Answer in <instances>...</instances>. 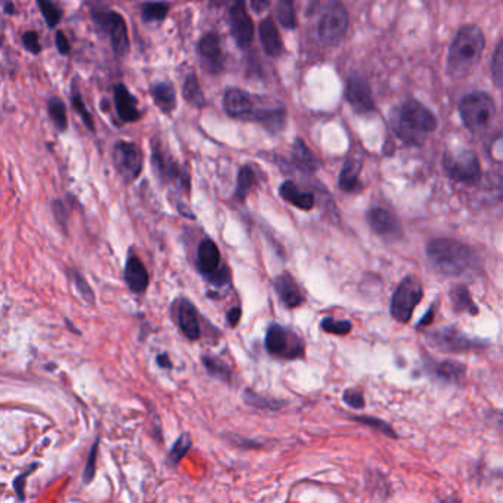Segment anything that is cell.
<instances>
[{"label":"cell","mask_w":503,"mask_h":503,"mask_svg":"<svg viewBox=\"0 0 503 503\" xmlns=\"http://www.w3.org/2000/svg\"><path fill=\"white\" fill-rule=\"evenodd\" d=\"M394 133L408 144H422L437 129V118L416 99H408L396 107L390 118Z\"/></svg>","instance_id":"1"},{"label":"cell","mask_w":503,"mask_h":503,"mask_svg":"<svg viewBox=\"0 0 503 503\" xmlns=\"http://www.w3.org/2000/svg\"><path fill=\"white\" fill-rule=\"evenodd\" d=\"M427 255L431 265L448 276H462L478 268L477 253L471 247L449 238L433 239L427 247Z\"/></svg>","instance_id":"2"},{"label":"cell","mask_w":503,"mask_h":503,"mask_svg":"<svg viewBox=\"0 0 503 503\" xmlns=\"http://www.w3.org/2000/svg\"><path fill=\"white\" fill-rule=\"evenodd\" d=\"M486 46L485 33L477 26L462 27L455 36L448 56V71L452 77L460 78L470 74L480 63Z\"/></svg>","instance_id":"3"},{"label":"cell","mask_w":503,"mask_h":503,"mask_svg":"<svg viewBox=\"0 0 503 503\" xmlns=\"http://www.w3.org/2000/svg\"><path fill=\"white\" fill-rule=\"evenodd\" d=\"M459 112L465 127L478 134L487 130L496 115L493 99L486 92H472L467 95L459 105Z\"/></svg>","instance_id":"4"},{"label":"cell","mask_w":503,"mask_h":503,"mask_svg":"<svg viewBox=\"0 0 503 503\" xmlns=\"http://www.w3.org/2000/svg\"><path fill=\"white\" fill-rule=\"evenodd\" d=\"M422 295H424V288L420 280L415 276L405 277L393 294L390 306L391 316L400 324H408L416 306L420 303Z\"/></svg>","instance_id":"5"},{"label":"cell","mask_w":503,"mask_h":503,"mask_svg":"<svg viewBox=\"0 0 503 503\" xmlns=\"http://www.w3.org/2000/svg\"><path fill=\"white\" fill-rule=\"evenodd\" d=\"M198 270L208 284L214 287H225L229 284V269L221 265L220 251L214 240L204 238L198 247Z\"/></svg>","instance_id":"6"},{"label":"cell","mask_w":503,"mask_h":503,"mask_svg":"<svg viewBox=\"0 0 503 503\" xmlns=\"http://www.w3.org/2000/svg\"><path fill=\"white\" fill-rule=\"evenodd\" d=\"M443 169L456 182L472 185L481 176L480 159L472 151L455 149L443 155Z\"/></svg>","instance_id":"7"},{"label":"cell","mask_w":503,"mask_h":503,"mask_svg":"<svg viewBox=\"0 0 503 503\" xmlns=\"http://www.w3.org/2000/svg\"><path fill=\"white\" fill-rule=\"evenodd\" d=\"M265 346L269 354L285 360H295L305 354L303 339L294 331L277 324L269 327Z\"/></svg>","instance_id":"8"},{"label":"cell","mask_w":503,"mask_h":503,"mask_svg":"<svg viewBox=\"0 0 503 503\" xmlns=\"http://www.w3.org/2000/svg\"><path fill=\"white\" fill-rule=\"evenodd\" d=\"M347 28H349L347 9L341 4H331L319 19L317 34L322 43L325 46L334 48L344 38Z\"/></svg>","instance_id":"9"},{"label":"cell","mask_w":503,"mask_h":503,"mask_svg":"<svg viewBox=\"0 0 503 503\" xmlns=\"http://www.w3.org/2000/svg\"><path fill=\"white\" fill-rule=\"evenodd\" d=\"M428 341L431 346L446 353H467V351L485 349L487 346V341L471 338L467 334L460 332L459 329L452 327L440 328L430 332Z\"/></svg>","instance_id":"10"},{"label":"cell","mask_w":503,"mask_h":503,"mask_svg":"<svg viewBox=\"0 0 503 503\" xmlns=\"http://www.w3.org/2000/svg\"><path fill=\"white\" fill-rule=\"evenodd\" d=\"M93 19L100 28L108 33L114 53L120 58L126 56L130 49V42L125 18L115 11H93Z\"/></svg>","instance_id":"11"},{"label":"cell","mask_w":503,"mask_h":503,"mask_svg":"<svg viewBox=\"0 0 503 503\" xmlns=\"http://www.w3.org/2000/svg\"><path fill=\"white\" fill-rule=\"evenodd\" d=\"M114 166L126 182L136 180L144 169V155L139 147L127 140H118L112 151Z\"/></svg>","instance_id":"12"},{"label":"cell","mask_w":503,"mask_h":503,"mask_svg":"<svg viewBox=\"0 0 503 503\" xmlns=\"http://www.w3.org/2000/svg\"><path fill=\"white\" fill-rule=\"evenodd\" d=\"M152 169L163 184L174 185L180 189L188 191L189 188L188 173L184 169H180L176 161L170 155H167L158 145H154V142H152Z\"/></svg>","instance_id":"13"},{"label":"cell","mask_w":503,"mask_h":503,"mask_svg":"<svg viewBox=\"0 0 503 503\" xmlns=\"http://www.w3.org/2000/svg\"><path fill=\"white\" fill-rule=\"evenodd\" d=\"M229 26L236 45L240 49L250 48L254 38V24L244 2H236L231 6Z\"/></svg>","instance_id":"14"},{"label":"cell","mask_w":503,"mask_h":503,"mask_svg":"<svg viewBox=\"0 0 503 503\" xmlns=\"http://www.w3.org/2000/svg\"><path fill=\"white\" fill-rule=\"evenodd\" d=\"M198 55L203 67L210 74H220L225 68L223 52L220 48V37L216 33H208L198 43Z\"/></svg>","instance_id":"15"},{"label":"cell","mask_w":503,"mask_h":503,"mask_svg":"<svg viewBox=\"0 0 503 503\" xmlns=\"http://www.w3.org/2000/svg\"><path fill=\"white\" fill-rule=\"evenodd\" d=\"M257 96H253L247 90L232 88L228 89L223 97V107L228 115L239 120H251L255 110Z\"/></svg>","instance_id":"16"},{"label":"cell","mask_w":503,"mask_h":503,"mask_svg":"<svg viewBox=\"0 0 503 503\" xmlns=\"http://www.w3.org/2000/svg\"><path fill=\"white\" fill-rule=\"evenodd\" d=\"M287 110L282 104H265L263 99L257 96L255 110L253 112V122L260 123L270 132H279L285 126Z\"/></svg>","instance_id":"17"},{"label":"cell","mask_w":503,"mask_h":503,"mask_svg":"<svg viewBox=\"0 0 503 503\" xmlns=\"http://www.w3.org/2000/svg\"><path fill=\"white\" fill-rule=\"evenodd\" d=\"M346 99L354 111L365 114L374 110V99L366 80L360 75H353L347 80Z\"/></svg>","instance_id":"18"},{"label":"cell","mask_w":503,"mask_h":503,"mask_svg":"<svg viewBox=\"0 0 503 503\" xmlns=\"http://www.w3.org/2000/svg\"><path fill=\"white\" fill-rule=\"evenodd\" d=\"M368 223L375 233L387 239H398L401 236V226L398 220L386 208L374 207L366 214Z\"/></svg>","instance_id":"19"},{"label":"cell","mask_w":503,"mask_h":503,"mask_svg":"<svg viewBox=\"0 0 503 503\" xmlns=\"http://www.w3.org/2000/svg\"><path fill=\"white\" fill-rule=\"evenodd\" d=\"M425 369L431 376L441 382H446V384H460L467 372V368L462 364H457V361H435L434 359H428L425 361Z\"/></svg>","instance_id":"20"},{"label":"cell","mask_w":503,"mask_h":503,"mask_svg":"<svg viewBox=\"0 0 503 503\" xmlns=\"http://www.w3.org/2000/svg\"><path fill=\"white\" fill-rule=\"evenodd\" d=\"M176 319L177 325L180 331L184 332V335L191 339L196 341L201 337V325H199V317L195 306L186 298H180L177 301L176 307Z\"/></svg>","instance_id":"21"},{"label":"cell","mask_w":503,"mask_h":503,"mask_svg":"<svg viewBox=\"0 0 503 503\" xmlns=\"http://www.w3.org/2000/svg\"><path fill=\"white\" fill-rule=\"evenodd\" d=\"M272 285L280 300V303H282L285 307L295 309L305 303V297L301 294L297 282L290 273L284 272L282 275L276 276L272 280Z\"/></svg>","instance_id":"22"},{"label":"cell","mask_w":503,"mask_h":503,"mask_svg":"<svg viewBox=\"0 0 503 503\" xmlns=\"http://www.w3.org/2000/svg\"><path fill=\"white\" fill-rule=\"evenodd\" d=\"M114 100L117 112L125 123L137 122V120L142 117V112L137 108V99L130 93V90L125 85L118 83L114 86Z\"/></svg>","instance_id":"23"},{"label":"cell","mask_w":503,"mask_h":503,"mask_svg":"<svg viewBox=\"0 0 503 503\" xmlns=\"http://www.w3.org/2000/svg\"><path fill=\"white\" fill-rule=\"evenodd\" d=\"M258 36H260L261 48H263V51H265L269 56L277 58V56L282 55V52H284L282 38H280L277 26L275 24V21H273V19H272L270 16H269V18H265L263 21L260 23Z\"/></svg>","instance_id":"24"},{"label":"cell","mask_w":503,"mask_h":503,"mask_svg":"<svg viewBox=\"0 0 503 503\" xmlns=\"http://www.w3.org/2000/svg\"><path fill=\"white\" fill-rule=\"evenodd\" d=\"M125 279L132 292L142 294L147 291L149 285V276L145 265L140 261L139 257L136 255L129 257L126 263V270H125Z\"/></svg>","instance_id":"25"},{"label":"cell","mask_w":503,"mask_h":503,"mask_svg":"<svg viewBox=\"0 0 503 503\" xmlns=\"http://www.w3.org/2000/svg\"><path fill=\"white\" fill-rule=\"evenodd\" d=\"M279 195L282 196L287 201V203L292 204L298 210L310 211L314 207V196H313V194L300 191V188L294 182H291V180H287V182H284L282 185H280Z\"/></svg>","instance_id":"26"},{"label":"cell","mask_w":503,"mask_h":503,"mask_svg":"<svg viewBox=\"0 0 503 503\" xmlns=\"http://www.w3.org/2000/svg\"><path fill=\"white\" fill-rule=\"evenodd\" d=\"M292 161H294V166L300 171H303L306 174H314L320 167V163H319V159L316 158V155L310 151V148L301 139H297L294 142Z\"/></svg>","instance_id":"27"},{"label":"cell","mask_w":503,"mask_h":503,"mask_svg":"<svg viewBox=\"0 0 503 503\" xmlns=\"http://www.w3.org/2000/svg\"><path fill=\"white\" fill-rule=\"evenodd\" d=\"M151 95L155 105L159 108L161 112L171 114L176 110L177 99L176 90L171 83L169 82H158L151 88Z\"/></svg>","instance_id":"28"},{"label":"cell","mask_w":503,"mask_h":503,"mask_svg":"<svg viewBox=\"0 0 503 503\" xmlns=\"http://www.w3.org/2000/svg\"><path fill=\"white\" fill-rule=\"evenodd\" d=\"M361 171V163L356 158H347L346 163L341 169L339 179H338V186L346 191L351 192L359 186V174Z\"/></svg>","instance_id":"29"},{"label":"cell","mask_w":503,"mask_h":503,"mask_svg":"<svg viewBox=\"0 0 503 503\" xmlns=\"http://www.w3.org/2000/svg\"><path fill=\"white\" fill-rule=\"evenodd\" d=\"M450 301L456 313H468V314H478V307L475 306L474 300L464 285H456L450 290Z\"/></svg>","instance_id":"30"},{"label":"cell","mask_w":503,"mask_h":503,"mask_svg":"<svg viewBox=\"0 0 503 503\" xmlns=\"http://www.w3.org/2000/svg\"><path fill=\"white\" fill-rule=\"evenodd\" d=\"M257 173L248 164H245L238 173V184H236V198L244 203L251 191L257 186Z\"/></svg>","instance_id":"31"},{"label":"cell","mask_w":503,"mask_h":503,"mask_svg":"<svg viewBox=\"0 0 503 503\" xmlns=\"http://www.w3.org/2000/svg\"><path fill=\"white\" fill-rule=\"evenodd\" d=\"M182 93H184V97H185L186 102H189L195 108L206 107V96H204L203 88H201L198 78L194 73L186 75Z\"/></svg>","instance_id":"32"},{"label":"cell","mask_w":503,"mask_h":503,"mask_svg":"<svg viewBox=\"0 0 503 503\" xmlns=\"http://www.w3.org/2000/svg\"><path fill=\"white\" fill-rule=\"evenodd\" d=\"M201 360H203V365L207 369L210 376L223 381V382H231L232 372L223 360H220L213 356H203V359Z\"/></svg>","instance_id":"33"},{"label":"cell","mask_w":503,"mask_h":503,"mask_svg":"<svg viewBox=\"0 0 503 503\" xmlns=\"http://www.w3.org/2000/svg\"><path fill=\"white\" fill-rule=\"evenodd\" d=\"M48 111L52 118L53 125L56 126L58 130H67L68 127V118H67V108L65 104L59 97H51L48 102Z\"/></svg>","instance_id":"34"},{"label":"cell","mask_w":503,"mask_h":503,"mask_svg":"<svg viewBox=\"0 0 503 503\" xmlns=\"http://www.w3.org/2000/svg\"><path fill=\"white\" fill-rule=\"evenodd\" d=\"M276 18L279 24L287 30H294L297 27L295 9L291 0H279L276 5Z\"/></svg>","instance_id":"35"},{"label":"cell","mask_w":503,"mask_h":503,"mask_svg":"<svg viewBox=\"0 0 503 503\" xmlns=\"http://www.w3.org/2000/svg\"><path fill=\"white\" fill-rule=\"evenodd\" d=\"M170 5L166 2H148L142 6V18L145 23H161L167 18Z\"/></svg>","instance_id":"36"},{"label":"cell","mask_w":503,"mask_h":503,"mask_svg":"<svg viewBox=\"0 0 503 503\" xmlns=\"http://www.w3.org/2000/svg\"><path fill=\"white\" fill-rule=\"evenodd\" d=\"M192 446V441H191V437L188 434H182L180 435L176 443H174V446L171 448L170 450V455H169V464L170 465H177L180 460L184 459V456L186 455V452L191 449Z\"/></svg>","instance_id":"37"},{"label":"cell","mask_w":503,"mask_h":503,"mask_svg":"<svg viewBox=\"0 0 503 503\" xmlns=\"http://www.w3.org/2000/svg\"><path fill=\"white\" fill-rule=\"evenodd\" d=\"M37 6L40 12H42L49 28H55L56 24L61 21V16H63L61 9H59L55 4L48 2V0H37Z\"/></svg>","instance_id":"38"},{"label":"cell","mask_w":503,"mask_h":503,"mask_svg":"<svg viewBox=\"0 0 503 503\" xmlns=\"http://www.w3.org/2000/svg\"><path fill=\"white\" fill-rule=\"evenodd\" d=\"M354 422H359V424H364L366 427H371L382 434H386L390 438H396L397 434L394 433V430L387 424L386 420H382L379 418H374V416H353L351 418Z\"/></svg>","instance_id":"39"},{"label":"cell","mask_w":503,"mask_h":503,"mask_svg":"<svg viewBox=\"0 0 503 503\" xmlns=\"http://www.w3.org/2000/svg\"><path fill=\"white\" fill-rule=\"evenodd\" d=\"M320 328L328 334L335 335H347L351 331L350 320H335L334 317H325L320 322Z\"/></svg>","instance_id":"40"},{"label":"cell","mask_w":503,"mask_h":503,"mask_svg":"<svg viewBox=\"0 0 503 503\" xmlns=\"http://www.w3.org/2000/svg\"><path fill=\"white\" fill-rule=\"evenodd\" d=\"M490 71L496 86H503V38L493 53Z\"/></svg>","instance_id":"41"},{"label":"cell","mask_w":503,"mask_h":503,"mask_svg":"<svg viewBox=\"0 0 503 503\" xmlns=\"http://www.w3.org/2000/svg\"><path fill=\"white\" fill-rule=\"evenodd\" d=\"M71 276H73V282H74L78 294L83 297V300L86 301V303L95 305V292L90 288V285L88 284V280L82 275L77 273V272H73Z\"/></svg>","instance_id":"42"},{"label":"cell","mask_w":503,"mask_h":503,"mask_svg":"<svg viewBox=\"0 0 503 503\" xmlns=\"http://www.w3.org/2000/svg\"><path fill=\"white\" fill-rule=\"evenodd\" d=\"M71 100H73V105H74V110L80 114V117H82V120H83V123L86 125V127L89 129V130H95V123H93V118H92V115H90V112L88 111V108H86V105H85V102H83V99H82V96H80V93L78 92H73V96H71Z\"/></svg>","instance_id":"43"},{"label":"cell","mask_w":503,"mask_h":503,"mask_svg":"<svg viewBox=\"0 0 503 503\" xmlns=\"http://www.w3.org/2000/svg\"><path fill=\"white\" fill-rule=\"evenodd\" d=\"M97 448H99V438L95 440L93 446L90 449V453L88 456V460H86V467L83 471V481L86 482V485H89V482L93 480L95 472H96L95 465H96V457H97Z\"/></svg>","instance_id":"44"},{"label":"cell","mask_w":503,"mask_h":503,"mask_svg":"<svg viewBox=\"0 0 503 503\" xmlns=\"http://www.w3.org/2000/svg\"><path fill=\"white\" fill-rule=\"evenodd\" d=\"M37 467H38V464H31V465L28 467V470H27V471H24L23 474H19V475L14 480V482H12L14 490H15V493H16V497H18L19 500H21V502H24V500H26L24 486H26L27 477H28V475H30L34 470H37Z\"/></svg>","instance_id":"45"},{"label":"cell","mask_w":503,"mask_h":503,"mask_svg":"<svg viewBox=\"0 0 503 503\" xmlns=\"http://www.w3.org/2000/svg\"><path fill=\"white\" fill-rule=\"evenodd\" d=\"M343 400L344 403L353 409H361L365 408V397L359 390L356 388H349L344 391L343 394Z\"/></svg>","instance_id":"46"},{"label":"cell","mask_w":503,"mask_h":503,"mask_svg":"<svg viewBox=\"0 0 503 503\" xmlns=\"http://www.w3.org/2000/svg\"><path fill=\"white\" fill-rule=\"evenodd\" d=\"M23 43L26 49L33 55H37L40 53V51H42V46H40L38 42V34L36 31H26L23 34Z\"/></svg>","instance_id":"47"},{"label":"cell","mask_w":503,"mask_h":503,"mask_svg":"<svg viewBox=\"0 0 503 503\" xmlns=\"http://www.w3.org/2000/svg\"><path fill=\"white\" fill-rule=\"evenodd\" d=\"M52 211H53V216H55L58 223L65 229V226L68 223V213H67V208H65L63 201L55 199L52 203Z\"/></svg>","instance_id":"48"},{"label":"cell","mask_w":503,"mask_h":503,"mask_svg":"<svg viewBox=\"0 0 503 503\" xmlns=\"http://www.w3.org/2000/svg\"><path fill=\"white\" fill-rule=\"evenodd\" d=\"M245 401L255 408H268V409H279L277 406H282V405H275L273 403V400H265V398H261L260 396H255V394H251V393H245Z\"/></svg>","instance_id":"49"},{"label":"cell","mask_w":503,"mask_h":503,"mask_svg":"<svg viewBox=\"0 0 503 503\" xmlns=\"http://www.w3.org/2000/svg\"><path fill=\"white\" fill-rule=\"evenodd\" d=\"M55 43H56V49L61 55H68L70 53V42L68 38L65 37V34L63 31H58L55 36Z\"/></svg>","instance_id":"50"},{"label":"cell","mask_w":503,"mask_h":503,"mask_svg":"<svg viewBox=\"0 0 503 503\" xmlns=\"http://www.w3.org/2000/svg\"><path fill=\"white\" fill-rule=\"evenodd\" d=\"M240 316H243V310H240V307H232L228 314H226V319H228V324L231 327H236L239 324V320H240Z\"/></svg>","instance_id":"51"},{"label":"cell","mask_w":503,"mask_h":503,"mask_svg":"<svg viewBox=\"0 0 503 503\" xmlns=\"http://www.w3.org/2000/svg\"><path fill=\"white\" fill-rule=\"evenodd\" d=\"M157 364L158 366L161 368H164V369H171V361H170V357L167 353H161L157 356Z\"/></svg>","instance_id":"52"},{"label":"cell","mask_w":503,"mask_h":503,"mask_svg":"<svg viewBox=\"0 0 503 503\" xmlns=\"http://www.w3.org/2000/svg\"><path fill=\"white\" fill-rule=\"evenodd\" d=\"M269 2L268 0H251L250 6L255 11V12H263L266 8H269Z\"/></svg>","instance_id":"53"},{"label":"cell","mask_w":503,"mask_h":503,"mask_svg":"<svg viewBox=\"0 0 503 503\" xmlns=\"http://www.w3.org/2000/svg\"><path fill=\"white\" fill-rule=\"evenodd\" d=\"M433 313H434V312H433V309H430V310H428V313L424 316V319H422V320L419 322V325H418V327H425V325H428L430 322L433 320Z\"/></svg>","instance_id":"54"},{"label":"cell","mask_w":503,"mask_h":503,"mask_svg":"<svg viewBox=\"0 0 503 503\" xmlns=\"http://www.w3.org/2000/svg\"><path fill=\"white\" fill-rule=\"evenodd\" d=\"M4 12L8 14V15L15 14V5H14L12 2H6V4L4 5Z\"/></svg>","instance_id":"55"},{"label":"cell","mask_w":503,"mask_h":503,"mask_svg":"<svg viewBox=\"0 0 503 503\" xmlns=\"http://www.w3.org/2000/svg\"><path fill=\"white\" fill-rule=\"evenodd\" d=\"M438 503H460L456 497H445V499H441Z\"/></svg>","instance_id":"56"},{"label":"cell","mask_w":503,"mask_h":503,"mask_svg":"<svg viewBox=\"0 0 503 503\" xmlns=\"http://www.w3.org/2000/svg\"><path fill=\"white\" fill-rule=\"evenodd\" d=\"M494 420L497 422V425L503 430V413H497V416L494 418Z\"/></svg>","instance_id":"57"}]
</instances>
